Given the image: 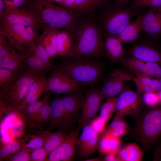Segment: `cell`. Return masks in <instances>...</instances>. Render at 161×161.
I'll return each mask as SVG.
<instances>
[{"mask_svg":"<svg viewBox=\"0 0 161 161\" xmlns=\"http://www.w3.org/2000/svg\"><path fill=\"white\" fill-rule=\"evenodd\" d=\"M103 0L95 14L103 36L108 35L117 36L131 19L142 13L128 3H122Z\"/></svg>","mask_w":161,"mask_h":161,"instance_id":"cell-3","label":"cell"},{"mask_svg":"<svg viewBox=\"0 0 161 161\" xmlns=\"http://www.w3.org/2000/svg\"><path fill=\"white\" fill-rule=\"evenodd\" d=\"M113 1L122 3H127L132 0H112Z\"/></svg>","mask_w":161,"mask_h":161,"instance_id":"cell-53","label":"cell"},{"mask_svg":"<svg viewBox=\"0 0 161 161\" xmlns=\"http://www.w3.org/2000/svg\"><path fill=\"white\" fill-rule=\"evenodd\" d=\"M108 128L129 129L128 124L123 118L112 120Z\"/></svg>","mask_w":161,"mask_h":161,"instance_id":"cell-47","label":"cell"},{"mask_svg":"<svg viewBox=\"0 0 161 161\" xmlns=\"http://www.w3.org/2000/svg\"><path fill=\"white\" fill-rule=\"evenodd\" d=\"M82 86L61 71L54 69L48 78L45 92L50 91L56 94L80 92Z\"/></svg>","mask_w":161,"mask_h":161,"instance_id":"cell-12","label":"cell"},{"mask_svg":"<svg viewBox=\"0 0 161 161\" xmlns=\"http://www.w3.org/2000/svg\"><path fill=\"white\" fill-rule=\"evenodd\" d=\"M50 2H56L58 3V4L61 3L63 0H48Z\"/></svg>","mask_w":161,"mask_h":161,"instance_id":"cell-54","label":"cell"},{"mask_svg":"<svg viewBox=\"0 0 161 161\" xmlns=\"http://www.w3.org/2000/svg\"><path fill=\"white\" fill-rule=\"evenodd\" d=\"M143 103L142 97L137 92L130 89L123 90L117 97L112 120L127 116L136 118L143 111Z\"/></svg>","mask_w":161,"mask_h":161,"instance_id":"cell-8","label":"cell"},{"mask_svg":"<svg viewBox=\"0 0 161 161\" xmlns=\"http://www.w3.org/2000/svg\"><path fill=\"white\" fill-rule=\"evenodd\" d=\"M101 159L98 157H95L92 158H88L84 161H99L101 160Z\"/></svg>","mask_w":161,"mask_h":161,"instance_id":"cell-52","label":"cell"},{"mask_svg":"<svg viewBox=\"0 0 161 161\" xmlns=\"http://www.w3.org/2000/svg\"><path fill=\"white\" fill-rule=\"evenodd\" d=\"M41 132L44 141L43 147L48 154L63 142L67 134V131L61 130L55 132L49 130L41 131Z\"/></svg>","mask_w":161,"mask_h":161,"instance_id":"cell-25","label":"cell"},{"mask_svg":"<svg viewBox=\"0 0 161 161\" xmlns=\"http://www.w3.org/2000/svg\"><path fill=\"white\" fill-rule=\"evenodd\" d=\"M131 138L145 151L161 138V104L148 107L136 118L130 132Z\"/></svg>","mask_w":161,"mask_h":161,"instance_id":"cell-4","label":"cell"},{"mask_svg":"<svg viewBox=\"0 0 161 161\" xmlns=\"http://www.w3.org/2000/svg\"><path fill=\"white\" fill-rule=\"evenodd\" d=\"M25 0H15L13 4V9L19 8L21 7H25L26 5Z\"/></svg>","mask_w":161,"mask_h":161,"instance_id":"cell-50","label":"cell"},{"mask_svg":"<svg viewBox=\"0 0 161 161\" xmlns=\"http://www.w3.org/2000/svg\"><path fill=\"white\" fill-rule=\"evenodd\" d=\"M160 89L159 80L156 79H152L147 84L143 86L137 93L139 95L151 92H156Z\"/></svg>","mask_w":161,"mask_h":161,"instance_id":"cell-42","label":"cell"},{"mask_svg":"<svg viewBox=\"0 0 161 161\" xmlns=\"http://www.w3.org/2000/svg\"><path fill=\"white\" fill-rule=\"evenodd\" d=\"M104 99L100 90L92 88L89 90L84 96L78 128L80 129L89 124L97 116Z\"/></svg>","mask_w":161,"mask_h":161,"instance_id":"cell-11","label":"cell"},{"mask_svg":"<svg viewBox=\"0 0 161 161\" xmlns=\"http://www.w3.org/2000/svg\"><path fill=\"white\" fill-rule=\"evenodd\" d=\"M56 41L57 55L65 58H69L74 45L72 35L66 30L59 29Z\"/></svg>","mask_w":161,"mask_h":161,"instance_id":"cell-22","label":"cell"},{"mask_svg":"<svg viewBox=\"0 0 161 161\" xmlns=\"http://www.w3.org/2000/svg\"><path fill=\"white\" fill-rule=\"evenodd\" d=\"M5 11V6L3 0H0V14L4 13Z\"/></svg>","mask_w":161,"mask_h":161,"instance_id":"cell-51","label":"cell"},{"mask_svg":"<svg viewBox=\"0 0 161 161\" xmlns=\"http://www.w3.org/2000/svg\"><path fill=\"white\" fill-rule=\"evenodd\" d=\"M23 139H16L1 148L0 150V161L5 160L9 156L21 151Z\"/></svg>","mask_w":161,"mask_h":161,"instance_id":"cell-36","label":"cell"},{"mask_svg":"<svg viewBox=\"0 0 161 161\" xmlns=\"http://www.w3.org/2000/svg\"><path fill=\"white\" fill-rule=\"evenodd\" d=\"M37 30L22 25L0 26V35L5 37L11 47L23 54L33 45L38 36Z\"/></svg>","mask_w":161,"mask_h":161,"instance_id":"cell-7","label":"cell"},{"mask_svg":"<svg viewBox=\"0 0 161 161\" xmlns=\"http://www.w3.org/2000/svg\"><path fill=\"white\" fill-rule=\"evenodd\" d=\"M153 77L161 78V64L155 62H145Z\"/></svg>","mask_w":161,"mask_h":161,"instance_id":"cell-43","label":"cell"},{"mask_svg":"<svg viewBox=\"0 0 161 161\" xmlns=\"http://www.w3.org/2000/svg\"><path fill=\"white\" fill-rule=\"evenodd\" d=\"M129 130L128 129L108 128L104 132L113 136L119 137L127 133Z\"/></svg>","mask_w":161,"mask_h":161,"instance_id":"cell-45","label":"cell"},{"mask_svg":"<svg viewBox=\"0 0 161 161\" xmlns=\"http://www.w3.org/2000/svg\"><path fill=\"white\" fill-rule=\"evenodd\" d=\"M159 81L160 83V89H161V78H159Z\"/></svg>","mask_w":161,"mask_h":161,"instance_id":"cell-56","label":"cell"},{"mask_svg":"<svg viewBox=\"0 0 161 161\" xmlns=\"http://www.w3.org/2000/svg\"><path fill=\"white\" fill-rule=\"evenodd\" d=\"M58 29L49 28L43 30L39 38L51 58L57 56L56 38Z\"/></svg>","mask_w":161,"mask_h":161,"instance_id":"cell-27","label":"cell"},{"mask_svg":"<svg viewBox=\"0 0 161 161\" xmlns=\"http://www.w3.org/2000/svg\"><path fill=\"white\" fill-rule=\"evenodd\" d=\"M38 134H29L23 139L24 141L21 150L25 149L33 150L42 147L44 144V138L41 130L37 131Z\"/></svg>","mask_w":161,"mask_h":161,"instance_id":"cell-35","label":"cell"},{"mask_svg":"<svg viewBox=\"0 0 161 161\" xmlns=\"http://www.w3.org/2000/svg\"><path fill=\"white\" fill-rule=\"evenodd\" d=\"M80 129L71 131L63 142L49 154V161H71L74 160Z\"/></svg>","mask_w":161,"mask_h":161,"instance_id":"cell-14","label":"cell"},{"mask_svg":"<svg viewBox=\"0 0 161 161\" xmlns=\"http://www.w3.org/2000/svg\"><path fill=\"white\" fill-rule=\"evenodd\" d=\"M121 63L132 72L135 76L143 75L152 78L153 77L145 62L144 61L130 56L126 57Z\"/></svg>","mask_w":161,"mask_h":161,"instance_id":"cell-31","label":"cell"},{"mask_svg":"<svg viewBox=\"0 0 161 161\" xmlns=\"http://www.w3.org/2000/svg\"><path fill=\"white\" fill-rule=\"evenodd\" d=\"M145 12L137 15L134 20L130 21L117 35L122 43H131L138 38L141 32L142 21Z\"/></svg>","mask_w":161,"mask_h":161,"instance_id":"cell-20","label":"cell"},{"mask_svg":"<svg viewBox=\"0 0 161 161\" xmlns=\"http://www.w3.org/2000/svg\"><path fill=\"white\" fill-rule=\"evenodd\" d=\"M153 145V160L161 161V138L157 141Z\"/></svg>","mask_w":161,"mask_h":161,"instance_id":"cell-46","label":"cell"},{"mask_svg":"<svg viewBox=\"0 0 161 161\" xmlns=\"http://www.w3.org/2000/svg\"><path fill=\"white\" fill-rule=\"evenodd\" d=\"M0 26L22 25L41 29V24L35 15L27 6L5 11L0 14Z\"/></svg>","mask_w":161,"mask_h":161,"instance_id":"cell-10","label":"cell"},{"mask_svg":"<svg viewBox=\"0 0 161 161\" xmlns=\"http://www.w3.org/2000/svg\"><path fill=\"white\" fill-rule=\"evenodd\" d=\"M48 92H46V95L43 99L28 105L20 110L30 129L39 110L46 103L49 101V95Z\"/></svg>","mask_w":161,"mask_h":161,"instance_id":"cell-28","label":"cell"},{"mask_svg":"<svg viewBox=\"0 0 161 161\" xmlns=\"http://www.w3.org/2000/svg\"><path fill=\"white\" fill-rule=\"evenodd\" d=\"M117 97H114L106 99L100 109L98 117L102 121L106 124L115 112Z\"/></svg>","mask_w":161,"mask_h":161,"instance_id":"cell-34","label":"cell"},{"mask_svg":"<svg viewBox=\"0 0 161 161\" xmlns=\"http://www.w3.org/2000/svg\"><path fill=\"white\" fill-rule=\"evenodd\" d=\"M103 37L93 12L80 18L74 38V46L68 58L106 56Z\"/></svg>","mask_w":161,"mask_h":161,"instance_id":"cell-1","label":"cell"},{"mask_svg":"<svg viewBox=\"0 0 161 161\" xmlns=\"http://www.w3.org/2000/svg\"><path fill=\"white\" fill-rule=\"evenodd\" d=\"M143 153L140 147L135 143H131L119 150L117 157L118 161H140Z\"/></svg>","mask_w":161,"mask_h":161,"instance_id":"cell-30","label":"cell"},{"mask_svg":"<svg viewBox=\"0 0 161 161\" xmlns=\"http://www.w3.org/2000/svg\"><path fill=\"white\" fill-rule=\"evenodd\" d=\"M153 40L135 45L129 50L130 56L145 62L161 64V49Z\"/></svg>","mask_w":161,"mask_h":161,"instance_id":"cell-17","label":"cell"},{"mask_svg":"<svg viewBox=\"0 0 161 161\" xmlns=\"http://www.w3.org/2000/svg\"><path fill=\"white\" fill-rule=\"evenodd\" d=\"M160 100V102L161 103V90L158 93Z\"/></svg>","mask_w":161,"mask_h":161,"instance_id":"cell-55","label":"cell"},{"mask_svg":"<svg viewBox=\"0 0 161 161\" xmlns=\"http://www.w3.org/2000/svg\"><path fill=\"white\" fill-rule=\"evenodd\" d=\"M50 115L47 130H51L55 128L62 130L63 126V111L60 98L53 99L50 102Z\"/></svg>","mask_w":161,"mask_h":161,"instance_id":"cell-26","label":"cell"},{"mask_svg":"<svg viewBox=\"0 0 161 161\" xmlns=\"http://www.w3.org/2000/svg\"><path fill=\"white\" fill-rule=\"evenodd\" d=\"M38 76L25 70L22 71L10 88L0 91V107L3 109L10 108L20 110L21 103Z\"/></svg>","mask_w":161,"mask_h":161,"instance_id":"cell-6","label":"cell"},{"mask_svg":"<svg viewBox=\"0 0 161 161\" xmlns=\"http://www.w3.org/2000/svg\"><path fill=\"white\" fill-rule=\"evenodd\" d=\"M117 154L111 153L107 154L106 156L103 159V160L106 161H118L117 157Z\"/></svg>","mask_w":161,"mask_h":161,"instance_id":"cell-49","label":"cell"},{"mask_svg":"<svg viewBox=\"0 0 161 161\" xmlns=\"http://www.w3.org/2000/svg\"><path fill=\"white\" fill-rule=\"evenodd\" d=\"M104 38V47L106 56L112 63H121L126 57L122 42L116 36L108 35Z\"/></svg>","mask_w":161,"mask_h":161,"instance_id":"cell-19","label":"cell"},{"mask_svg":"<svg viewBox=\"0 0 161 161\" xmlns=\"http://www.w3.org/2000/svg\"><path fill=\"white\" fill-rule=\"evenodd\" d=\"M142 98L143 103L148 107L154 106L160 103L158 94L156 92L144 93Z\"/></svg>","mask_w":161,"mask_h":161,"instance_id":"cell-39","label":"cell"},{"mask_svg":"<svg viewBox=\"0 0 161 161\" xmlns=\"http://www.w3.org/2000/svg\"><path fill=\"white\" fill-rule=\"evenodd\" d=\"M47 81V78L45 75L37 77L21 103L20 110L24 107L38 100L43 92L45 91Z\"/></svg>","mask_w":161,"mask_h":161,"instance_id":"cell-23","label":"cell"},{"mask_svg":"<svg viewBox=\"0 0 161 161\" xmlns=\"http://www.w3.org/2000/svg\"><path fill=\"white\" fill-rule=\"evenodd\" d=\"M89 124L98 134L104 130L106 123L102 121L97 116Z\"/></svg>","mask_w":161,"mask_h":161,"instance_id":"cell-44","label":"cell"},{"mask_svg":"<svg viewBox=\"0 0 161 161\" xmlns=\"http://www.w3.org/2000/svg\"><path fill=\"white\" fill-rule=\"evenodd\" d=\"M26 4L35 15L43 30H66L71 33L74 38L80 18L71 11L55 5L48 0H27Z\"/></svg>","mask_w":161,"mask_h":161,"instance_id":"cell-2","label":"cell"},{"mask_svg":"<svg viewBox=\"0 0 161 161\" xmlns=\"http://www.w3.org/2000/svg\"><path fill=\"white\" fill-rule=\"evenodd\" d=\"M131 6L137 10L145 8H161V0H132Z\"/></svg>","mask_w":161,"mask_h":161,"instance_id":"cell-38","label":"cell"},{"mask_svg":"<svg viewBox=\"0 0 161 161\" xmlns=\"http://www.w3.org/2000/svg\"><path fill=\"white\" fill-rule=\"evenodd\" d=\"M141 32L155 41L161 36V8H149L145 12Z\"/></svg>","mask_w":161,"mask_h":161,"instance_id":"cell-18","label":"cell"},{"mask_svg":"<svg viewBox=\"0 0 161 161\" xmlns=\"http://www.w3.org/2000/svg\"><path fill=\"white\" fill-rule=\"evenodd\" d=\"M48 154L43 147L33 149L30 154V161H49Z\"/></svg>","mask_w":161,"mask_h":161,"instance_id":"cell-41","label":"cell"},{"mask_svg":"<svg viewBox=\"0 0 161 161\" xmlns=\"http://www.w3.org/2000/svg\"><path fill=\"white\" fill-rule=\"evenodd\" d=\"M91 57L66 58L56 68L82 86L96 83L102 74L103 68Z\"/></svg>","mask_w":161,"mask_h":161,"instance_id":"cell-5","label":"cell"},{"mask_svg":"<svg viewBox=\"0 0 161 161\" xmlns=\"http://www.w3.org/2000/svg\"><path fill=\"white\" fill-rule=\"evenodd\" d=\"M103 0H74L69 9L80 18L93 12L102 4Z\"/></svg>","mask_w":161,"mask_h":161,"instance_id":"cell-24","label":"cell"},{"mask_svg":"<svg viewBox=\"0 0 161 161\" xmlns=\"http://www.w3.org/2000/svg\"><path fill=\"white\" fill-rule=\"evenodd\" d=\"M49 101L46 103L40 109L35 119L31 129H36L42 131L44 125L48 122L51 110Z\"/></svg>","mask_w":161,"mask_h":161,"instance_id":"cell-33","label":"cell"},{"mask_svg":"<svg viewBox=\"0 0 161 161\" xmlns=\"http://www.w3.org/2000/svg\"><path fill=\"white\" fill-rule=\"evenodd\" d=\"M22 72L0 67V91H5L10 88Z\"/></svg>","mask_w":161,"mask_h":161,"instance_id":"cell-32","label":"cell"},{"mask_svg":"<svg viewBox=\"0 0 161 161\" xmlns=\"http://www.w3.org/2000/svg\"><path fill=\"white\" fill-rule=\"evenodd\" d=\"M132 76L120 70L114 69L102 86L100 93L105 99L115 97L123 91L127 82L131 80Z\"/></svg>","mask_w":161,"mask_h":161,"instance_id":"cell-16","label":"cell"},{"mask_svg":"<svg viewBox=\"0 0 161 161\" xmlns=\"http://www.w3.org/2000/svg\"><path fill=\"white\" fill-rule=\"evenodd\" d=\"M23 54L24 70L40 76L45 75L50 70L39 60L31 47Z\"/></svg>","mask_w":161,"mask_h":161,"instance_id":"cell-21","label":"cell"},{"mask_svg":"<svg viewBox=\"0 0 161 161\" xmlns=\"http://www.w3.org/2000/svg\"><path fill=\"white\" fill-rule=\"evenodd\" d=\"M39 37L38 36L35 40L31 48L39 60L50 70L52 66L51 58L47 54L44 46L40 41Z\"/></svg>","mask_w":161,"mask_h":161,"instance_id":"cell-37","label":"cell"},{"mask_svg":"<svg viewBox=\"0 0 161 161\" xmlns=\"http://www.w3.org/2000/svg\"><path fill=\"white\" fill-rule=\"evenodd\" d=\"M119 137L113 136L104 131L98 143V148L104 154H117L121 145Z\"/></svg>","mask_w":161,"mask_h":161,"instance_id":"cell-29","label":"cell"},{"mask_svg":"<svg viewBox=\"0 0 161 161\" xmlns=\"http://www.w3.org/2000/svg\"><path fill=\"white\" fill-rule=\"evenodd\" d=\"M74 1V0H63L61 3L58 4L61 7L69 9L72 6Z\"/></svg>","mask_w":161,"mask_h":161,"instance_id":"cell-48","label":"cell"},{"mask_svg":"<svg viewBox=\"0 0 161 161\" xmlns=\"http://www.w3.org/2000/svg\"><path fill=\"white\" fill-rule=\"evenodd\" d=\"M83 97L80 92L66 94L60 97L63 111L62 130L71 131L78 122Z\"/></svg>","mask_w":161,"mask_h":161,"instance_id":"cell-9","label":"cell"},{"mask_svg":"<svg viewBox=\"0 0 161 161\" xmlns=\"http://www.w3.org/2000/svg\"><path fill=\"white\" fill-rule=\"evenodd\" d=\"M83 128L77 141L76 151L80 158L85 160L96 152L99 134L89 124Z\"/></svg>","mask_w":161,"mask_h":161,"instance_id":"cell-13","label":"cell"},{"mask_svg":"<svg viewBox=\"0 0 161 161\" xmlns=\"http://www.w3.org/2000/svg\"><path fill=\"white\" fill-rule=\"evenodd\" d=\"M0 67L12 70L24 71L23 54L11 47L5 38L0 36Z\"/></svg>","mask_w":161,"mask_h":161,"instance_id":"cell-15","label":"cell"},{"mask_svg":"<svg viewBox=\"0 0 161 161\" xmlns=\"http://www.w3.org/2000/svg\"><path fill=\"white\" fill-rule=\"evenodd\" d=\"M32 150L25 149L9 156L6 161H30V154Z\"/></svg>","mask_w":161,"mask_h":161,"instance_id":"cell-40","label":"cell"}]
</instances>
